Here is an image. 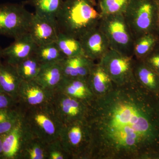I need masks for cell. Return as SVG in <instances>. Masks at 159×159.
I'll return each instance as SVG.
<instances>
[{
  "instance_id": "obj_1",
  "label": "cell",
  "mask_w": 159,
  "mask_h": 159,
  "mask_svg": "<svg viewBox=\"0 0 159 159\" xmlns=\"http://www.w3.org/2000/svg\"><path fill=\"white\" fill-rule=\"evenodd\" d=\"M88 103L87 159H141L159 154V95L135 78L114 84Z\"/></svg>"
},
{
  "instance_id": "obj_2",
  "label": "cell",
  "mask_w": 159,
  "mask_h": 159,
  "mask_svg": "<svg viewBox=\"0 0 159 159\" xmlns=\"http://www.w3.org/2000/svg\"><path fill=\"white\" fill-rule=\"evenodd\" d=\"M101 17L95 0H64L56 20L59 32L79 39L98 27Z\"/></svg>"
},
{
  "instance_id": "obj_3",
  "label": "cell",
  "mask_w": 159,
  "mask_h": 159,
  "mask_svg": "<svg viewBox=\"0 0 159 159\" xmlns=\"http://www.w3.org/2000/svg\"><path fill=\"white\" fill-rule=\"evenodd\" d=\"M18 106L23 125L33 137L47 144L58 139L63 124L50 103L35 107Z\"/></svg>"
},
{
  "instance_id": "obj_4",
  "label": "cell",
  "mask_w": 159,
  "mask_h": 159,
  "mask_svg": "<svg viewBox=\"0 0 159 159\" xmlns=\"http://www.w3.org/2000/svg\"><path fill=\"white\" fill-rule=\"evenodd\" d=\"M159 10L158 0H130L124 16L134 39L156 33Z\"/></svg>"
},
{
  "instance_id": "obj_5",
  "label": "cell",
  "mask_w": 159,
  "mask_h": 159,
  "mask_svg": "<svg viewBox=\"0 0 159 159\" xmlns=\"http://www.w3.org/2000/svg\"><path fill=\"white\" fill-rule=\"evenodd\" d=\"M99 29L108 40L111 49L127 56H133L134 39L124 14L102 16Z\"/></svg>"
},
{
  "instance_id": "obj_6",
  "label": "cell",
  "mask_w": 159,
  "mask_h": 159,
  "mask_svg": "<svg viewBox=\"0 0 159 159\" xmlns=\"http://www.w3.org/2000/svg\"><path fill=\"white\" fill-rule=\"evenodd\" d=\"M58 139L70 158H87L90 136L86 121L64 124Z\"/></svg>"
},
{
  "instance_id": "obj_7",
  "label": "cell",
  "mask_w": 159,
  "mask_h": 159,
  "mask_svg": "<svg viewBox=\"0 0 159 159\" xmlns=\"http://www.w3.org/2000/svg\"><path fill=\"white\" fill-rule=\"evenodd\" d=\"M33 14L22 5H0V34L14 39L29 33Z\"/></svg>"
},
{
  "instance_id": "obj_8",
  "label": "cell",
  "mask_w": 159,
  "mask_h": 159,
  "mask_svg": "<svg viewBox=\"0 0 159 159\" xmlns=\"http://www.w3.org/2000/svg\"><path fill=\"white\" fill-rule=\"evenodd\" d=\"M88 102L55 90L50 104L64 125L77 121H86L89 113Z\"/></svg>"
},
{
  "instance_id": "obj_9",
  "label": "cell",
  "mask_w": 159,
  "mask_h": 159,
  "mask_svg": "<svg viewBox=\"0 0 159 159\" xmlns=\"http://www.w3.org/2000/svg\"><path fill=\"white\" fill-rule=\"evenodd\" d=\"M136 59L110 49L99 61L114 84L121 85L135 79L134 69Z\"/></svg>"
},
{
  "instance_id": "obj_10",
  "label": "cell",
  "mask_w": 159,
  "mask_h": 159,
  "mask_svg": "<svg viewBox=\"0 0 159 159\" xmlns=\"http://www.w3.org/2000/svg\"><path fill=\"white\" fill-rule=\"evenodd\" d=\"M54 92L43 87L34 80H23L18 93V105L35 107L49 104Z\"/></svg>"
},
{
  "instance_id": "obj_11",
  "label": "cell",
  "mask_w": 159,
  "mask_h": 159,
  "mask_svg": "<svg viewBox=\"0 0 159 159\" xmlns=\"http://www.w3.org/2000/svg\"><path fill=\"white\" fill-rule=\"evenodd\" d=\"M37 46L30 34L26 33L15 39L11 45L2 49L1 56L6 60V62L16 66L34 54Z\"/></svg>"
},
{
  "instance_id": "obj_12",
  "label": "cell",
  "mask_w": 159,
  "mask_h": 159,
  "mask_svg": "<svg viewBox=\"0 0 159 159\" xmlns=\"http://www.w3.org/2000/svg\"><path fill=\"white\" fill-rule=\"evenodd\" d=\"M29 33L37 46L54 43L59 31L56 20H52L33 14Z\"/></svg>"
},
{
  "instance_id": "obj_13",
  "label": "cell",
  "mask_w": 159,
  "mask_h": 159,
  "mask_svg": "<svg viewBox=\"0 0 159 159\" xmlns=\"http://www.w3.org/2000/svg\"><path fill=\"white\" fill-rule=\"evenodd\" d=\"M79 40L84 55L95 61L99 62L111 49L108 40L99 26Z\"/></svg>"
},
{
  "instance_id": "obj_14",
  "label": "cell",
  "mask_w": 159,
  "mask_h": 159,
  "mask_svg": "<svg viewBox=\"0 0 159 159\" xmlns=\"http://www.w3.org/2000/svg\"><path fill=\"white\" fill-rule=\"evenodd\" d=\"M27 130L21 119L16 125L2 136V153L1 159H20Z\"/></svg>"
},
{
  "instance_id": "obj_15",
  "label": "cell",
  "mask_w": 159,
  "mask_h": 159,
  "mask_svg": "<svg viewBox=\"0 0 159 159\" xmlns=\"http://www.w3.org/2000/svg\"><path fill=\"white\" fill-rule=\"evenodd\" d=\"M63 77L88 79L96 63L85 55L65 57L60 61Z\"/></svg>"
},
{
  "instance_id": "obj_16",
  "label": "cell",
  "mask_w": 159,
  "mask_h": 159,
  "mask_svg": "<svg viewBox=\"0 0 159 159\" xmlns=\"http://www.w3.org/2000/svg\"><path fill=\"white\" fill-rule=\"evenodd\" d=\"M55 90L86 102H89L95 97L87 80L81 78L63 77Z\"/></svg>"
},
{
  "instance_id": "obj_17",
  "label": "cell",
  "mask_w": 159,
  "mask_h": 159,
  "mask_svg": "<svg viewBox=\"0 0 159 159\" xmlns=\"http://www.w3.org/2000/svg\"><path fill=\"white\" fill-rule=\"evenodd\" d=\"M63 78L60 62L43 64L34 80L35 82L49 90L54 91Z\"/></svg>"
},
{
  "instance_id": "obj_18",
  "label": "cell",
  "mask_w": 159,
  "mask_h": 159,
  "mask_svg": "<svg viewBox=\"0 0 159 159\" xmlns=\"http://www.w3.org/2000/svg\"><path fill=\"white\" fill-rule=\"evenodd\" d=\"M22 81L15 66L0 61V87L4 93L17 101L19 89Z\"/></svg>"
},
{
  "instance_id": "obj_19",
  "label": "cell",
  "mask_w": 159,
  "mask_h": 159,
  "mask_svg": "<svg viewBox=\"0 0 159 159\" xmlns=\"http://www.w3.org/2000/svg\"><path fill=\"white\" fill-rule=\"evenodd\" d=\"M87 81L95 96L106 93L114 85L109 75L99 62L95 63L93 66Z\"/></svg>"
},
{
  "instance_id": "obj_20",
  "label": "cell",
  "mask_w": 159,
  "mask_h": 159,
  "mask_svg": "<svg viewBox=\"0 0 159 159\" xmlns=\"http://www.w3.org/2000/svg\"><path fill=\"white\" fill-rule=\"evenodd\" d=\"M135 78L148 90L159 95V75L142 60H136L134 69Z\"/></svg>"
},
{
  "instance_id": "obj_21",
  "label": "cell",
  "mask_w": 159,
  "mask_h": 159,
  "mask_svg": "<svg viewBox=\"0 0 159 159\" xmlns=\"http://www.w3.org/2000/svg\"><path fill=\"white\" fill-rule=\"evenodd\" d=\"M47 145L27 130L20 159H48Z\"/></svg>"
},
{
  "instance_id": "obj_22",
  "label": "cell",
  "mask_w": 159,
  "mask_h": 159,
  "mask_svg": "<svg viewBox=\"0 0 159 159\" xmlns=\"http://www.w3.org/2000/svg\"><path fill=\"white\" fill-rule=\"evenodd\" d=\"M159 43V38L156 33H147L137 38L134 41V57L138 60H143Z\"/></svg>"
},
{
  "instance_id": "obj_23",
  "label": "cell",
  "mask_w": 159,
  "mask_h": 159,
  "mask_svg": "<svg viewBox=\"0 0 159 159\" xmlns=\"http://www.w3.org/2000/svg\"><path fill=\"white\" fill-rule=\"evenodd\" d=\"M63 2L64 0H29L35 9V14L52 20H56Z\"/></svg>"
},
{
  "instance_id": "obj_24",
  "label": "cell",
  "mask_w": 159,
  "mask_h": 159,
  "mask_svg": "<svg viewBox=\"0 0 159 159\" xmlns=\"http://www.w3.org/2000/svg\"><path fill=\"white\" fill-rule=\"evenodd\" d=\"M55 43L65 57L85 55L79 40L67 34L59 32Z\"/></svg>"
},
{
  "instance_id": "obj_25",
  "label": "cell",
  "mask_w": 159,
  "mask_h": 159,
  "mask_svg": "<svg viewBox=\"0 0 159 159\" xmlns=\"http://www.w3.org/2000/svg\"><path fill=\"white\" fill-rule=\"evenodd\" d=\"M34 54L42 64L60 62L65 57L55 42L38 46Z\"/></svg>"
},
{
  "instance_id": "obj_26",
  "label": "cell",
  "mask_w": 159,
  "mask_h": 159,
  "mask_svg": "<svg viewBox=\"0 0 159 159\" xmlns=\"http://www.w3.org/2000/svg\"><path fill=\"white\" fill-rule=\"evenodd\" d=\"M20 118V112L18 105L15 107L0 109V135L11 130Z\"/></svg>"
},
{
  "instance_id": "obj_27",
  "label": "cell",
  "mask_w": 159,
  "mask_h": 159,
  "mask_svg": "<svg viewBox=\"0 0 159 159\" xmlns=\"http://www.w3.org/2000/svg\"><path fill=\"white\" fill-rule=\"evenodd\" d=\"M41 63L34 54L24 59L15 66L18 73L23 80H34L36 77Z\"/></svg>"
},
{
  "instance_id": "obj_28",
  "label": "cell",
  "mask_w": 159,
  "mask_h": 159,
  "mask_svg": "<svg viewBox=\"0 0 159 159\" xmlns=\"http://www.w3.org/2000/svg\"><path fill=\"white\" fill-rule=\"evenodd\" d=\"M130 0H99L98 7L102 16L125 13Z\"/></svg>"
},
{
  "instance_id": "obj_29",
  "label": "cell",
  "mask_w": 159,
  "mask_h": 159,
  "mask_svg": "<svg viewBox=\"0 0 159 159\" xmlns=\"http://www.w3.org/2000/svg\"><path fill=\"white\" fill-rule=\"evenodd\" d=\"M48 159H66L70 158L60 142L59 139L51 142L47 145Z\"/></svg>"
},
{
  "instance_id": "obj_30",
  "label": "cell",
  "mask_w": 159,
  "mask_h": 159,
  "mask_svg": "<svg viewBox=\"0 0 159 159\" xmlns=\"http://www.w3.org/2000/svg\"><path fill=\"white\" fill-rule=\"evenodd\" d=\"M142 60L159 75V43L152 51Z\"/></svg>"
},
{
  "instance_id": "obj_31",
  "label": "cell",
  "mask_w": 159,
  "mask_h": 159,
  "mask_svg": "<svg viewBox=\"0 0 159 159\" xmlns=\"http://www.w3.org/2000/svg\"><path fill=\"white\" fill-rule=\"evenodd\" d=\"M18 101L5 93H0V109L17 106Z\"/></svg>"
},
{
  "instance_id": "obj_32",
  "label": "cell",
  "mask_w": 159,
  "mask_h": 159,
  "mask_svg": "<svg viewBox=\"0 0 159 159\" xmlns=\"http://www.w3.org/2000/svg\"><path fill=\"white\" fill-rule=\"evenodd\" d=\"M2 136L0 135V159L2 157Z\"/></svg>"
},
{
  "instance_id": "obj_33",
  "label": "cell",
  "mask_w": 159,
  "mask_h": 159,
  "mask_svg": "<svg viewBox=\"0 0 159 159\" xmlns=\"http://www.w3.org/2000/svg\"><path fill=\"white\" fill-rule=\"evenodd\" d=\"M156 33L158 37L159 38V10L158 12V15L157 21L156 31Z\"/></svg>"
},
{
  "instance_id": "obj_34",
  "label": "cell",
  "mask_w": 159,
  "mask_h": 159,
  "mask_svg": "<svg viewBox=\"0 0 159 159\" xmlns=\"http://www.w3.org/2000/svg\"><path fill=\"white\" fill-rule=\"evenodd\" d=\"M4 93V92L2 91V89H1V87H0V93Z\"/></svg>"
},
{
  "instance_id": "obj_35",
  "label": "cell",
  "mask_w": 159,
  "mask_h": 159,
  "mask_svg": "<svg viewBox=\"0 0 159 159\" xmlns=\"http://www.w3.org/2000/svg\"><path fill=\"white\" fill-rule=\"evenodd\" d=\"M2 49H1V48H0V58L2 57V56H1V51H2Z\"/></svg>"
},
{
  "instance_id": "obj_36",
  "label": "cell",
  "mask_w": 159,
  "mask_h": 159,
  "mask_svg": "<svg viewBox=\"0 0 159 159\" xmlns=\"http://www.w3.org/2000/svg\"><path fill=\"white\" fill-rule=\"evenodd\" d=\"M158 1H159V0H158Z\"/></svg>"
}]
</instances>
